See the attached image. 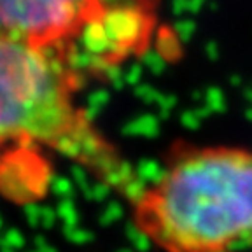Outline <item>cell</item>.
Here are the masks:
<instances>
[{
	"instance_id": "cell-1",
	"label": "cell",
	"mask_w": 252,
	"mask_h": 252,
	"mask_svg": "<svg viewBox=\"0 0 252 252\" xmlns=\"http://www.w3.org/2000/svg\"><path fill=\"white\" fill-rule=\"evenodd\" d=\"M84 72L67 55L0 39V172L55 153L126 184L121 153L79 103Z\"/></svg>"
},
{
	"instance_id": "cell-2",
	"label": "cell",
	"mask_w": 252,
	"mask_h": 252,
	"mask_svg": "<svg viewBox=\"0 0 252 252\" xmlns=\"http://www.w3.org/2000/svg\"><path fill=\"white\" fill-rule=\"evenodd\" d=\"M131 217L159 252L252 247V149L181 147L135 194Z\"/></svg>"
},
{
	"instance_id": "cell-3",
	"label": "cell",
	"mask_w": 252,
	"mask_h": 252,
	"mask_svg": "<svg viewBox=\"0 0 252 252\" xmlns=\"http://www.w3.org/2000/svg\"><path fill=\"white\" fill-rule=\"evenodd\" d=\"M138 0H0V39L67 55L84 70V49L102 39L109 65L140 44L128 23H144Z\"/></svg>"
}]
</instances>
